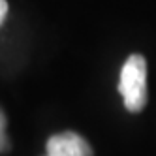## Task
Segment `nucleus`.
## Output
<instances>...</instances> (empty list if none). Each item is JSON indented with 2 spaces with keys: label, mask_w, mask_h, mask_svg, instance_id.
<instances>
[{
  "label": "nucleus",
  "mask_w": 156,
  "mask_h": 156,
  "mask_svg": "<svg viewBox=\"0 0 156 156\" xmlns=\"http://www.w3.org/2000/svg\"><path fill=\"white\" fill-rule=\"evenodd\" d=\"M119 92L124 100V107L130 113H139L147 105V60L141 55L126 58L120 70Z\"/></svg>",
  "instance_id": "1"
},
{
  "label": "nucleus",
  "mask_w": 156,
  "mask_h": 156,
  "mask_svg": "<svg viewBox=\"0 0 156 156\" xmlns=\"http://www.w3.org/2000/svg\"><path fill=\"white\" fill-rule=\"evenodd\" d=\"M45 156H92V149L79 133L62 132L47 139Z\"/></svg>",
  "instance_id": "2"
},
{
  "label": "nucleus",
  "mask_w": 156,
  "mask_h": 156,
  "mask_svg": "<svg viewBox=\"0 0 156 156\" xmlns=\"http://www.w3.org/2000/svg\"><path fill=\"white\" fill-rule=\"evenodd\" d=\"M6 124H8V119L4 115L2 107H0V152L9 151V139H8V133H6Z\"/></svg>",
  "instance_id": "3"
},
{
  "label": "nucleus",
  "mask_w": 156,
  "mask_h": 156,
  "mask_svg": "<svg viewBox=\"0 0 156 156\" xmlns=\"http://www.w3.org/2000/svg\"><path fill=\"white\" fill-rule=\"evenodd\" d=\"M6 15H8V2L6 0H0V25L4 23Z\"/></svg>",
  "instance_id": "4"
}]
</instances>
